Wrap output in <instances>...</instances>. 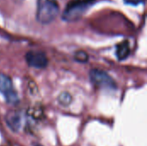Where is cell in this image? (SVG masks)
<instances>
[{
	"label": "cell",
	"instance_id": "277c9868",
	"mask_svg": "<svg viewBox=\"0 0 147 146\" xmlns=\"http://www.w3.org/2000/svg\"><path fill=\"white\" fill-rule=\"evenodd\" d=\"M0 92L3 94L7 103L11 105H16L18 103L19 97L14 89L13 82L11 78L4 73H0Z\"/></svg>",
	"mask_w": 147,
	"mask_h": 146
},
{
	"label": "cell",
	"instance_id": "52a82bcc",
	"mask_svg": "<svg viewBox=\"0 0 147 146\" xmlns=\"http://www.w3.org/2000/svg\"><path fill=\"white\" fill-rule=\"evenodd\" d=\"M117 59L119 60L126 59L130 54V45L127 40H124L116 46L115 51Z\"/></svg>",
	"mask_w": 147,
	"mask_h": 146
},
{
	"label": "cell",
	"instance_id": "6da1fadb",
	"mask_svg": "<svg viewBox=\"0 0 147 146\" xmlns=\"http://www.w3.org/2000/svg\"><path fill=\"white\" fill-rule=\"evenodd\" d=\"M59 5L57 0H37L36 20L41 24L51 23L59 15Z\"/></svg>",
	"mask_w": 147,
	"mask_h": 146
},
{
	"label": "cell",
	"instance_id": "ba28073f",
	"mask_svg": "<svg viewBox=\"0 0 147 146\" xmlns=\"http://www.w3.org/2000/svg\"><path fill=\"white\" fill-rule=\"evenodd\" d=\"M28 114L35 120H40L43 117V114H44L43 108L39 106H34L33 108H30L28 110Z\"/></svg>",
	"mask_w": 147,
	"mask_h": 146
},
{
	"label": "cell",
	"instance_id": "8992f818",
	"mask_svg": "<svg viewBox=\"0 0 147 146\" xmlns=\"http://www.w3.org/2000/svg\"><path fill=\"white\" fill-rule=\"evenodd\" d=\"M6 123L8 126L13 132H18L22 125V117L20 113L17 111H9L7 113L5 117Z\"/></svg>",
	"mask_w": 147,
	"mask_h": 146
},
{
	"label": "cell",
	"instance_id": "30bf717a",
	"mask_svg": "<svg viewBox=\"0 0 147 146\" xmlns=\"http://www.w3.org/2000/svg\"><path fill=\"white\" fill-rule=\"evenodd\" d=\"M74 59L76 61L79 63H86L89 60V55L84 51L80 50V51H78L74 54Z\"/></svg>",
	"mask_w": 147,
	"mask_h": 146
},
{
	"label": "cell",
	"instance_id": "5b68a950",
	"mask_svg": "<svg viewBox=\"0 0 147 146\" xmlns=\"http://www.w3.org/2000/svg\"><path fill=\"white\" fill-rule=\"evenodd\" d=\"M28 65L33 68L44 69L48 65V59L47 55L40 51H29L25 56Z\"/></svg>",
	"mask_w": 147,
	"mask_h": 146
},
{
	"label": "cell",
	"instance_id": "7c38bea8",
	"mask_svg": "<svg viewBox=\"0 0 147 146\" xmlns=\"http://www.w3.org/2000/svg\"><path fill=\"white\" fill-rule=\"evenodd\" d=\"M15 1H16V2H22V0H15Z\"/></svg>",
	"mask_w": 147,
	"mask_h": 146
},
{
	"label": "cell",
	"instance_id": "8fae6325",
	"mask_svg": "<svg viewBox=\"0 0 147 146\" xmlns=\"http://www.w3.org/2000/svg\"><path fill=\"white\" fill-rule=\"evenodd\" d=\"M124 2L127 4H131V5H138L140 3H143L145 2V0H124Z\"/></svg>",
	"mask_w": 147,
	"mask_h": 146
},
{
	"label": "cell",
	"instance_id": "9c48e42d",
	"mask_svg": "<svg viewBox=\"0 0 147 146\" xmlns=\"http://www.w3.org/2000/svg\"><path fill=\"white\" fill-rule=\"evenodd\" d=\"M58 101L62 106H69L72 101V96L70 95V93L65 91L58 96Z\"/></svg>",
	"mask_w": 147,
	"mask_h": 146
},
{
	"label": "cell",
	"instance_id": "7a4b0ae2",
	"mask_svg": "<svg viewBox=\"0 0 147 146\" xmlns=\"http://www.w3.org/2000/svg\"><path fill=\"white\" fill-rule=\"evenodd\" d=\"M96 0H71L62 14V19L71 22L79 20Z\"/></svg>",
	"mask_w": 147,
	"mask_h": 146
},
{
	"label": "cell",
	"instance_id": "3957f363",
	"mask_svg": "<svg viewBox=\"0 0 147 146\" xmlns=\"http://www.w3.org/2000/svg\"><path fill=\"white\" fill-rule=\"evenodd\" d=\"M90 79L94 85L99 88L115 89L117 87L115 81L107 72H105L102 70H99V69L90 70Z\"/></svg>",
	"mask_w": 147,
	"mask_h": 146
}]
</instances>
